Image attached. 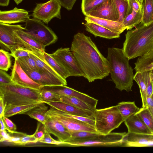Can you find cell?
<instances>
[{
	"label": "cell",
	"instance_id": "1",
	"mask_svg": "<svg viewBox=\"0 0 153 153\" xmlns=\"http://www.w3.org/2000/svg\"><path fill=\"white\" fill-rule=\"evenodd\" d=\"M71 50L83 77L89 82L102 79L109 75L107 60L90 36L82 33L75 34Z\"/></svg>",
	"mask_w": 153,
	"mask_h": 153
},
{
	"label": "cell",
	"instance_id": "2",
	"mask_svg": "<svg viewBox=\"0 0 153 153\" xmlns=\"http://www.w3.org/2000/svg\"><path fill=\"white\" fill-rule=\"evenodd\" d=\"M110 74L115 88L120 91H131L134 74L129 60L124 54L122 48H109L106 58Z\"/></svg>",
	"mask_w": 153,
	"mask_h": 153
},
{
	"label": "cell",
	"instance_id": "3",
	"mask_svg": "<svg viewBox=\"0 0 153 153\" xmlns=\"http://www.w3.org/2000/svg\"><path fill=\"white\" fill-rule=\"evenodd\" d=\"M125 35L122 48L129 60L142 56L153 50V22L148 25L141 22Z\"/></svg>",
	"mask_w": 153,
	"mask_h": 153
},
{
	"label": "cell",
	"instance_id": "4",
	"mask_svg": "<svg viewBox=\"0 0 153 153\" xmlns=\"http://www.w3.org/2000/svg\"><path fill=\"white\" fill-rule=\"evenodd\" d=\"M0 97L2 98L4 105H6L44 103L40 98V90L23 87L15 83L0 85Z\"/></svg>",
	"mask_w": 153,
	"mask_h": 153
},
{
	"label": "cell",
	"instance_id": "5",
	"mask_svg": "<svg viewBox=\"0 0 153 153\" xmlns=\"http://www.w3.org/2000/svg\"><path fill=\"white\" fill-rule=\"evenodd\" d=\"M95 128L99 134H109L124 122L117 105L97 109L94 112Z\"/></svg>",
	"mask_w": 153,
	"mask_h": 153
},
{
	"label": "cell",
	"instance_id": "6",
	"mask_svg": "<svg viewBox=\"0 0 153 153\" xmlns=\"http://www.w3.org/2000/svg\"><path fill=\"white\" fill-rule=\"evenodd\" d=\"M126 133L112 132L106 134H99L84 139H70L63 145L69 146H123V139Z\"/></svg>",
	"mask_w": 153,
	"mask_h": 153
},
{
	"label": "cell",
	"instance_id": "7",
	"mask_svg": "<svg viewBox=\"0 0 153 153\" xmlns=\"http://www.w3.org/2000/svg\"><path fill=\"white\" fill-rule=\"evenodd\" d=\"M25 23L24 30L44 47L57 41L58 37L54 32L41 21L33 18Z\"/></svg>",
	"mask_w": 153,
	"mask_h": 153
},
{
	"label": "cell",
	"instance_id": "8",
	"mask_svg": "<svg viewBox=\"0 0 153 153\" xmlns=\"http://www.w3.org/2000/svg\"><path fill=\"white\" fill-rule=\"evenodd\" d=\"M25 29L21 25L9 24L0 22V42L11 52L19 47H25L16 34V31Z\"/></svg>",
	"mask_w": 153,
	"mask_h": 153
},
{
	"label": "cell",
	"instance_id": "9",
	"mask_svg": "<svg viewBox=\"0 0 153 153\" xmlns=\"http://www.w3.org/2000/svg\"><path fill=\"white\" fill-rule=\"evenodd\" d=\"M61 5L57 0H50L36 4L32 16L48 24L53 18L61 19Z\"/></svg>",
	"mask_w": 153,
	"mask_h": 153
},
{
	"label": "cell",
	"instance_id": "10",
	"mask_svg": "<svg viewBox=\"0 0 153 153\" xmlns=\"http://www.w3.org/2000/svg\"><path fill=\"white\" fill-rule=\"evenodd\" d=\"M48 114L49 117L54 119L60 123L70 134L79 131H87L97 132L95 128L82 121L62 115L52 107L48 109Z\"/></svg>",
	"mask_w": 153,
	"mask_h": 153
},
{
	"label": "cell",
	"instance_id": "11",
	"mask_svg": "<svg viewBox=\"0 0 153 153\" xmlns=\"http://www.w3.org/2000/svg\"><path fill=\"white\" fill-rule=\"evenodd\" d=\"M50 54L65 68L69 72L70 76L83 77L84 75L69 48H61Z\"/></svg>",
	"mask_w": 153,
	"mask_h": 153
},
{
	"label": "cell",
	"instance_id": "12",
	"mask_svg": "<svg viewBox=\"0 0 153 153\" xmlns=\"http://www.w3.org/2000/svg\"><path fill=\"white\" fill-rule=\"evenodd\" d=\"M42 89L50 91L60 96H69L75 97L86 103L94 111L96 109L97 100L66 85L45 86L42 87Z\"/></svg>",
	"mask_w": 153,
	"mask_h": 153
},
{
	"label": "cell",
	"instance_id": "13",
	"mask_svg": "<svg viewBox=\"0 0 153 153\" xmlns=\"http://www.w3.org/2000/svg\"><path fill=\"white\" fill-rule=\"evenodd\" d=\"M128 7L123 24L127 30H131L141 22L143 0H128Z\"/></svg>",
	"mask_w": 153,
	"mask_h": 153
},
{
	"label": "cell",
	"instance_id": "14",
	"mask_svg": "<svg viewBox=\"0 0 153 153\" xmlns=\"http://www.w3.org/2000/svg\"><path fill=\"white\" fill-rule=\"evenodd\" d=\"M86 16L117 22L119 18L118 12L114 0H106L97 6Z\"/></svg>",
	"mask_w": 153,
	"mask_h": 153
},
{
	"label": "cell",
	"instance_id": "15",
	"mask_svg": "<svg viewBox=\"0 0 153 153\" xmlns=\"http://www.w3.org/2000/svg\"><path fill=\"white\" fill-rule=\"evenodd\" d=\"M33 81L41 86L67 85L66 79L60 78L48 73L37 71H24Z\"/></svg>",
	"mask_w": 153,
	"mask_h": 153
},
{
	"label": "cell",
	"instance_id": "16",
	"mask_svg": "<svg viewBox=\"0 0 153 153\" xmlns=\"http://www.w3.org/2000/svg\"><path fill=\"white\" fill-rule=\"evenodd\" d=\"M11 76L12 81L15 84L27 88L40 89L41 86L28 76L20 67L16 60H15Z\"/></svg>",
	"mask_w": 153,
	"mask_h": 153
},
{
	"label": "cell",
	"instance_id": "17",
	"mask_svg": "<svg viewBox=\"0 0 153 153\" xmlns=\"http://www.w3.org/2000/svg\"><path fill=\"white\" fill-rule=\"evenodd\" d=\"M26 10L15 7L9 10L0 11V22L9 24L26 22L29 19Z\"/></svg>",
	"mask_w": 153,
	"mask_h": 153
},
{
	"label": "cell",
	"instance_id": "18",
	"mask_svg": "<svg viewBox=\"0 0 153 153\" xmlns=\"http://www.w3.org/2000/svg\"><path fill=\"white\" fill-rule=\"evenodd\" d=\"M124 146H153V134L126 133L123 139Z\"/></svg>",
	"mask_w": 153,
	"mask_h": 153
},
{
	"label": "cell",
	"instance_id": "19",
	"mask_svg": "<svg viewBox=\"0 0 153 153\" xmlns=\"http://www.w3.org/2000/svg\"><path fill=\"white\" fill-rule=\"evenodd\" d=\"M46 103L55 109L72 115L94 119L93 111L82 110L61 101H48Z\"/></svg>",
	"mask_w": 153,
	"mask_h": 153
},
{
	"label": "cell",
	"instance_id": "20",
	"mask_svg": "<svg viewBox=\"0 0 153 153\" xmlns=\"http://www.w3.org/2000/svg\"><path fill=\"white\" fill-rule=\"evenodd\" d=\"M47 132L57 137L59 140L65 142L69 140L71 135L66 128L57 120L50 117L44 124Z\"/></svg>",
	"mask_w": 153,
	"mask_h": 153
},
{
	"label": "cell",
	"instance_id": "21",
	"mask_svg": "<svg viewBox=\"0 0 153 153\" xmlns=\"http://www.w3.org/2000/svg\"><path fill=\"white\" fill-rule=\"evenodd\" d=\"M128 133L152 134L149 128L136 113L130 116L124 122Z\"/></svg>",
	"mask_w": 153,
	"mask_h": 153
},
{
	"label": "cell",
	"instance_id": "22",
	"mask_svg": "<svg viewBox=\"0 0 153 153\" xmlns=\"http://www.w3.org/2000/svg\"><path fill=\"white\" fill-rule=\"evenodd\" d=\"M85 20L87 22L92 23L101 26L111 31L120 34L126 28L123 23L117 21L86 16Z\"/></svg>",
	"mask_w": 153,
	"mask_h": 153
},
{
	"label": "cell",
	"instance_id": "23",
	"mask_svg": "<svg viewBox=\"0 0 153 153\" xmlns=\"http://www.w3.org/2000/svg\"><path fill=\"white\" fill-rule=\"evenodd\" d=\"M85 30L96 37H100L108 39L119 38L120 34L113 32L97 24L87 22L84 24Z\"/></svg>",
	"mask_w": 153,
	"mask_h": 153
},
{
	"label": "cell",
	"instance_id": "24",
	"mask_svg": "<svg viewBox=\"0 0 153 153\" xmlns=\"http://www.w3.org/2000/svg\"><path fill=\"white\" fill-rule=\"evenodd\" d=\"M16 34L23 43L25 48L33 52H44L45 47L42 45L23 30L16 31Z\"/></svg>",
	"mask_w": 153,
	"mask_h": 153
},
{
	"label": "cell",
	"instance_id": "25",
	"mask_svg": "<svg viewBox=\"0 0 153 153\" xmlns=\"http://www.w3.org/2000/svg\"><path fill=\"white\" fill-rule=\"evenodd\" d=\"M150 72L151 71L136 72L133 77V80L136 82L139 87L142 107H147L146 88L148 81L150 77Z\"/></svg>",
	"mask_w": 153,
	"mask_h": 153
},
{
	"label": "cell",
	"instance_id": "26",
	"mask_svg": "<svg viewBox=\"0 0 153 153\" xmlns=\"http://www.w3.org/2000/svg\"><path fill=\"white\" fill-rule=\"evenodd\" d=\"M43 102H40L30 104L12 105H4V116L8 117L16 114H26L30 110L39 106Z\"/></svg>",
	"mask_w": 153,
	"mask_h": 153
},
{
	"label": "cell",
	"instance_id": "27",
	"mask_svg": "<svg viewBox=\"0 0 153 153\" xmlns=\"http://www.w3.org/2000/svg\"><path fill=\"white\" fill-rule=\"evenodd\" d=\"M43 52L30 51V55L34 60L38 70L53 74L60 78L64 79L59 75L45 59Z\"/></svg>",
	"mask_w": 153,
	"mask_h": 153
},
{
	"label": "cell",
	"instance_id": "28",
	"mask_svg": "<svg viewBox=\"0 0 153 153\" xmlns=\"http://www.w3.org/2000/svg\"><path fill=\"white\" fill-rule=\"evenodd\" d=\"M136 72L151 71L153 69V50L140 56L135 63Z\"/></svg>",
	"mask_w": 153,
	"mask_h": 153
},
{
	"label": "cell",
	"instance_id": "29",
	"mask_svg": "<svg viewBox=\"0 0 153 153\" xmlns=\"http://www.w3.org/2000/svg\"><path fill=\"white\" fill-rule=\"evenodd\" d=\"M44 103H42L39 106L30 110L26 114L38 122L45 124L49 117L48 114V107Z\"/></svg>",
	"mask_w": 153,
	"mask_h": 153
},
{
	"label": "cell",
	"instance_id": "30",
	"mask_svg": "<svg viewBox=\"0 0 153 153\" xmlns=\"http://www.w3.org/2000/svg\"><path fill=\"white\" fill-rule=\"evenodd\" d=\"M43 55L46 61L61 77L66 79L67 78L70 76L69 72L50 54L45 51L43 52Z\"/></svg>",
	"mask_w": 153,
	"mask_h": 153
},
{
	"label": "cell",
	"instance_id": "31",
	"mask_svg": "<svg viewBox=\"0 0 153 153\" xmlns=\"http://www.w3.org/2000/svg\"><path fill=\"white\" fill-rule=\"evenodd\" d=\"M118 110L124 121L139 110L134 102H122L117 105Z\"/></svg>",
	"mask_w": 153,
	"mask_h": 153
},
{
	"label": "cell",
	"instance_id": "32",
	"mask_svg": "<svg viewBox=\"0 0 153 153\" xmlns=\"http://www.w3.org/2000/svg\"><path fill=\"white\" fill-rule=\"evenodd\" d=\"M153 22V0H143L141 22L148 25Z\"/></svg>",
	"mask_w": 153,
	"mask_h": 153
},
{
	"label": "cell",
	"instance_id": "33",
	"mask_svg": "<svg viewBox=\"0 0 153 153\" xmlns=\"http://www.w3.org/2000/svg\"><path fill=\"white\" fill-rule=\"evenodd\" d=\"M60 97L61 102L66 103L82 110L94 111L86 103L76 98L65 95L60 96Z\"/></svg>",
	"mask_w": 153,
	"mask_h": 153
},
{
	"label": "cell",
	"instance_id": "34",
	"mask_svg": "<svg viewBox=\"0 0 153 153\" xmlns=\"http://www.w3.org/2000/svg\"><path fill=\"white\" fill-rule=\"evenodd\" d=\"M153 134V118L147 107H142L136 113Z\"/></svg>",
	"mask_w": 153,
	"mask_h": 153
},
{
	"label": "cell",
	"instance_id": "35",
	"mask_svg": "<svg viewBox=\"0 0 153 153\" xmlns=\"http://www.w3.org/2000/svg\"><path fill=\"white\" fill-rule=\"evenodd\" d=\"M17 60L24 71H34L38 70L34 60L30 55L19 58Z\"/></svg>",
	"mask_w": 153,
	"mask_h": 153
},
{
	"label": "cell",
	"instance_id": "36",
	"mask_svg": "<svg viewBox=\"0 0 153 153\" xmlns=\"http://www.w3.org/2000/svg\"><path fill=\"white\" fill-rule=\"evenodd\" d=\"M107 0H82L81 8L82 13L86 16L97 6Z\"/></svg>",
	"mask_w": 153,
	"mask_h": 153
},
{
	"label": "cell",
	"instance_id": "37",
	"mask_svg": "<svg viewBox=\"0 0 153 153\" xmlns=\"http://www.w3.org/2000/svg\"><path fill=\"white\" fill-rule=\"evenodd\" d=\"M117 10L119 18L118 22L123 23L128 11V0H114Z\"/></svg>",
	"mask_w": 153,
	"mask_h": 153
},
{
	"label": "cell",
	"instance_id": "38",
	"mask_svg": "<svg viewBox=\"0 0 153 153\" xmlns=\"http://www.w3.org/2000/svg\"><path fill=\"white\" fill-rule=\"evenodd\" d=\"M10 53L3 49L0 50V69L7 71L11 66Z\"/></svg>",
	"mask_w": 153,
	"mask_h": 153
},
{
	"label": "cell",
	"instance_id": "39",
	"mask_svg": "<svg viewBox=\"0 0 153 153\" xmlns=\"http://www.w3.org/2000/svg\"><path fill=\"white\" fill-rule=\"evenodd\" d=\"M40 98L44 103L48 101H60V95L45 90H40Z\"/></svg>",
	"mask_w": 153,
	"mask_h": 153
},
{
	"label": "cell",
	"instance_id": "40",
	"mask_svg": "<svg viewBox=\"0 0 153 153\" xmlns=\"http://www.w3.org/2000/svg\"><path fill=\"white\" fill-rule=\"evenodd\" d=\"M55 109L56 111L58 113L62 115L82 121L89 125L95 128V120L94 119L81 116L72 115L65 112L57 110L56 109Z\"/></svg>",
	"mask_w": 153,
	"mask_h": 153
},
{
	"label": "cell",
	"instance_id": "41",
	"mask_svg": "<svg viewBox=\"0 0 153 153\" xmlns=\"http://www.w3.org/2000/svg\"><path fill=\"white\" fill-rule=\"evenodd\" d=\"M99 134L97 132H93L87 131H77L71 133V137L69 140L84 139L94 137Z\"/></svg>",
	"mask_w": 153,
	"mask_h": 153
},
{
	"label": "cell",
	"instance_id": "42",
	"mask_svg": "<svg viewBox=\"0 0 153 153\" xmlns=\"http://www.w3.org/2000/svg\"><path fill=\"white\" fill-rule=\"evenodd\" d=\"M30 51L25 47H19L11 52L10 55L17 60L19 58L29 55Z\"/></svg>",
	"mask_w": 153,
	"mask_h": 153
},
{
	"label": "cell",
	"instance_id": "43",
	"mask_svg": "<svg viewBox=\"0 0 153 153\" xmlns=\"http://www.w3.org/2000/svg\"><path fill=\"white\" fill-rule=\"evenodd\" d=\"M38 142V140L34 136L33 134L29 135L24 133L21 139L15 145L24 146L27 143H35Z\"/></svg>",
	"mask_w": 153,
	"mask_h": 153
},
{
	"label": "cell",
	"instance_id": "44",
	"mask_svg": "<svg viewBox=\"0 0 153 153\" xmlns=\"http://www.w3.org/2000/svg\"><path fill=\"white\" fill-rule=\"evenodd\" d=\"M47 132L46 128L44 124L39 122L36 129L33 134L34 136L39 140L42 139Z\"/></svg>",
	"mask_w": 153,
	"mask_h": 153
},
{
	"label": "cell",
	"instance_id": "45",
	"mask_svg": "<svg viewBox=\"0 0 153 153\" xmlns=\"http://www.w3.org/2000/svg\"><path fill=\"white\" fill-rule=\"evenodd\" d=\"M14 84L11 76L5 71L0 69V85H8Z\"/></svg>",
	"mask_w": 153,
	"mask_h": 153
},
{
	"label": "cell",
	"instance_id": "46",
	"mask_svg": "<svg viewBox=\"0 0 153 153\" xmlns=\"http://www.w3.org/2000/svg\"><path fill=\"white\" fill-rule=\"evenodd\" d=\"M38 142L47 144H53L56 145H63L64 142L59 140H56L53 139L50 136V134L47 132L44 137Z\"/></svg>",
	"mask_w": 153,
	"mask_h": 153
},
{
	"label": "cell",
	"instance_id": "47",
	"mask_svg": "<svg viewBox=\"0 0 153 153\" xmlns=\"http://www.w3.org/2000/svg\"><path fill=\"white\" fill-rule=\"evenodd\" d=\"M6 129L10 133H13L16 131V126L7 117L4 116L2 117Z\"/></svg>",
	"mask_w": 153,
	"mask_h": 153
},
{
	"label": "cell",
	"instance_id": "48",
	"mask_svg": "<svg viewBox=\"0 0 153 153\" xmlns=\"http://www.w3.org/2000/svg\"><path fill=\"white\" fill-rule=\"evenodd\" d=\"M76 0H57L61 6L68 10H71Z\"/></svg>",
	"mask_w": 153,
	"mask_h": 153
},
{
	"label": "cell",
	"instance_id": "49",
	"mask_svg": "<svg viewBox=\"0 0 153 153\" xmlns=\"http://www.w3.org/2000/svg\"><path fill=\"white\" fill-rule=\"evenodd\" d=\"M11 138L10 134L7 133L6 130H0V142H9Z\"/></svg>",
	"mask_w": 153,
	"mask_h": 153
},
{
	"label": "cell",
	"instance_id": "50",
	"mask_svg": "<svg viewBox=\"0 0 153 153\" xmlns=\"http://www.w3.org/2000/svg\"><path fill=\"white\" fill-rule=\"evenodd\" d=\"M153 94V87L150 77L148 80L146 85V94L147 98L151 97Z\"/></svg>",
	"mask_w": 153,
	"mask_h": 153
},
{
	"label": "cell",
	"instance_id": "51",
	"mask_svg": "<svg viewBox=\"0 0 153 153\" xmlns=\"http://www.w3.org/2000/svg\"><path fill=\"white\" fill-rule=\"evenodd\" d=\"M147 107L153 118V94L151 97L147 99Z\"/></svg>",
	"mask_w": 153,
	"mask_h": 153
},
{
	"label": "cell",
	"instance_id": "52",
	"mask_svg": "<svg viewBox=\"0 0 153 153\" xmlns=\"http://www.w3.org/2000/svg\"><path fill=\"white\" fill-rule=\"evenodd\" d=\"M5 107L3 99L0 97V118L4 116Z\"/></svg>",
	"mask_w": 153,
	"mask_h": 153
},
{
	"label": "cell",
	"instance_id": "53",
	"mask_svg": "<svg viewBox=\"0 0 153 153\" xmlns=\"http://www.w3.org/2000/svg\"><path fill=\"white\" fill-rule=\"evenodd\" d=\"M10 0H0V5L5 7L8 5Z\"/></svg>",
	"mask_w": 153,
	"mask_h": 153
},
{
	"label": "cell",
	"instance_id": "54",
	"mask_svg": "<svg viewBox=\"0 0 153 153\" xmlns=\"http://www.w3.org/2000/svg\"><path fill=\"white\" fill-rule=\"evenodd\" d=\"M0 118V122L1 125L0 130L2 131L6 130H7L6 128L2 119V117Z\"/></svg>",
	"mask_w": 153,
	"mask_h": 153
},
{
	"label": "cell",
	"instance_id": "55",
	"mask_svg": "<svg viewBox=\"0 0 153 153\" xmlns=\"http://www.w3.org/2000/svg\"><path fill=\"white\" fill-rule=\"evenodd\" d=\"M18 5L23 0H13Z\"/></svg>",
	"mask_w": 153,
	"mask_h": 153
},
{
	"label": "cell",
	"instance_id": "56",
	"mask_svg": "<svg viewBox=\"0 0 153 153\" xmlns=\"http://www.w3.org/2000/svg\"><path fill=\"white\" fill-rule=\"evenodd\" d=\"M150 78L152 83L153 87V75L151 73V72H150Z\"/></svg>",
	"mask_w": 153,
	"mask_h": 153
},
{
	"label": "cell",
	"instance_id": "57",
	"mask_svg": "<svg viewBox=\"0 0 153 153\" xmlns=\"http://www.w3.org/2000/svg\"><path fill=\"white\" fill-rule=\"evenodd\" d=\"M151 73L153 75V69L151 71Z\"/></svg>",
	"mask_w": 153,
	"mask_h": 153
}]
</instances>
